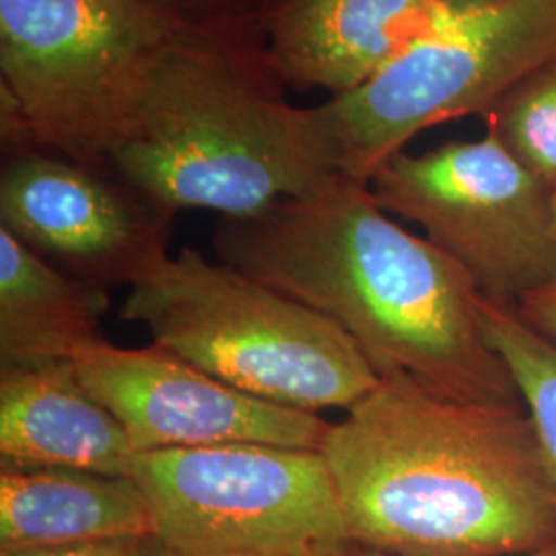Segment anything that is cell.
<instances>
[{
    "label": "cell",
    "instance_id": "ffe728a7",
    "mask_svg": "<svg viewBox=\"0 0 556 556\" xmlns=\"http://www.w3.org/2000/svg\"><path fill=\"white\" fill-rule=\"evenodd\" d=\"M439 4L452 13V15H464V13H475V11H484L507 4L511 0H438Z\"/></svg>",
    "mask_w": 556,
    "mask_h": 556
},
{
    "label": "cell",
    "instance_id": "8fae6325",
    "mask_svg": "<svg viewBox=\"0 0 556 556\" xmlns=\"http://www.w3.org/2000/svg\"><path fill=\"white\" fill-rule=\"evenodd\" d=\"M452 17L438 0H277L264 21V41L287 87L337 98Z\"/></svg>",
    "mask_w": 556,
    "mask_h": 556
},
{
    "label": "cell",
    "instance_id": "7a4b0ae2",
    "mask_svg": "<svg viewBox=\"0 0 556 556\" xmlns=\"http://www.w3.org/2000/svg\"><path fill=\"white\" fill-rule=\"evenodd\" d=\"M355 546L528 556L556 546V486L521 404L381 379L319 447Z\"/></svg>",
    "mask_w": 556,
    "mask_h": 556
},
{
    "label": "cell",
    "instance_id": "30bf717a",
    "mask_svg": "<svg viewBox=\"0 0 556 556\" xmlns=\"http://www.w3.org/2000/svg\"><path fill=\"white\" fill-rule=\"evenodd\" d=\"M75 369L137 454L229 443L319 450L330 429L318 413L241 392L157 344L122 349L103 340Z\"/></svg>",
    "mask_w": 556,
    "mask_h": 556
},
{
    "label": "cell",
    "instance_id": "5bb4252c",
    "mask_svg": "<svg viewBox=\"0 0 556 556\" xmlns=\"http://www.w3.org/2000/svg\"><path fill=\"white\" fill-rule=\"evenodd\" d=\"M108 291L40 258L0 227V367L77 361L96 349Z\"/></svg>",
    "mask_w": 556,
    "mask_h": 556
},
{
    "label": "cell",
    "instance_id": "9c48e42d",
    "mask_svg": "<svg viewBox=\"0 0 556 556\" xmlns=\"http://www.w3.org/2000/svg\"><path fill=\"white\" fill-rule=\"evenodd\" d=\"M0 227L68 277L108 291L130 289L169 256L174 217L112 169L31 151L4 160Z\"/></svg>",
    "mask_w": 556,
    "mask_h": 556
},
{
    "label": "cell",
    "instance_id": "d6986e66",
    "mask_svg": "<svg viewBox=\"0 0 556 556\" xmlns=\"http://www.w3.org/2000/svg\"><path fill=\"white\" fill-rule=\"evenodd\" d=\"M519 318L556 344V278L516 303Z\"/></svg>",
    "mask_w": 556,
    "mask_h": 556
},
{
    "label": "cell",
    "instance_id": "e0dca14e",
    "mask_svg": "<svg viewBox=\"0 0 556 556\" xmlns=\"http://www.w3.org/2000/svg\"><path fill=\"white\" fill-rule=\"evenodd\" d=\"M184 29L264 34V21L277 0H144Z\"/></svg>",
    "mask_w": 556,
    "mask_h": 556
},
{
    "label": "cell",
    "instance_id": "6da1fadb",
    "mask_svg": "<svg viewBox=\"0 0 556 556\" xmlns=\"http://www.w3.org/2000/svg\"><path fill=\"white\" fill-rule=\"evenodd\" d=\"M220 262L332 319L381 379L457 400L521 404L464 266L390 219L369 184L328 179L254 217H220Z\"/></svg>",
    "mask_w": 556,
    "mask_h": 556
},
{
    "label": "cell",
    "instance_id": "277c9868",
    "mask_svg": "<svg viewBox=\"0 0 556 556\" xmlns=\"http://www.w3.org/2000/svg\"><path fill=\"white\" fill-rule=\"evenodd\" d=\"M119 318L213 378L307 413L349 410L381 381L332 319L192 248L142 275Z\"/></svg>",
    "mask_w": 556,
    "mask_h": 556
},
{
    "label": "cell",
    "instance_id": "5b68a950",
    "mask_svg": "<svg viewBox=\"0 0 556 556\" xmlns=\"http://www.w3.org/2000/svg\"><path fill=\"white\" fill-rule=\"evenodd\" d=\"M556 60V0H511L454 15L357 89L298 108L321 165L369 184L420 132L489 116L517 85Z\"/></svg>",
    "mask_w": 556,
    "mask_h": 556
},
{
    "label": "cell",
    "instance_id": "7c38bea8",
    "mask_svg": "<svg viewBox=\"0 0 556 556\" xmlns=\"http://www.w3.org/2000/svg\"><path fill=\"white\" fill-rule=\"evenodd\" d=\"M137 450L118 418L80 381L73 361L0 367V459L128 477Z\"/></svg>",
    "mask_w": 556,
    "mask_h": 556
},
{
    "label": "cell",
    "instance_id": "7402d4cb",
    "mask_svg": "<svg viewBox=\"0 0 556 556\" xmlns=\"http://www.w3.org/2000/svg\"><path fill=\"white\" fill-rule=\"evenodd\" d=\"M551 211H553V231L556 239V186L551 190Z\"/></svg>",
    "mask_w": 556,
    "mask_h": 556
},
{
    "label": "cell",
    "instance_id": "44dd1931",
    "mask_svg": "<svg viewBox=\"0 0 556 556\" xmlns=\"http://www.w3.org/2000/svg\"><path fill=\"white\" fill-rule=\"evenodd\" d=\"M344 556H386L381 555V553H376V551H369V548H361V546H351L349 548V553ZM528 556H556V546H553V548H544V551H538V553H534V555H528Z\"/></svg>",
    "mask_w": 556,
    "mask_h": 556
},
{
    "label": "cell",
    "instance_id": "52a82bcc",
    "mask_svg": "<svg viewBox=\"0 0 556 556\" xmlns=\"http://www.w3.org/2000/svg\"><path fill=\"white\" fill-rule=\"evenodd\" d=\"M128 477L176 556H344L353 546L319 450L229 443L140 452Z\"/></svg>",
    "mask_w": 556,
    "mask_h": 556
},
{
    "label": "cell",
    "instance_id": "ba28073f",
    "mask_svg": "<svg viewBox=\"0 0 556 556\" xmlns=\"http://www.w3.org/2000/svg\"><path fill=\"white\" fill-rule=\"evenodd\" d=\"M486 126L477 140L397 153L369 188L386 213L417 223L464 266L484 298L511 305L556 278L551 188Z\"/></svg>",
    "mask_w": 556,
    "mask_h": 556
},
{
    "label": "cell",
    "instance_id": "4fadbf2b",
    "mask_svg": "<svg viewBox=\"0 0 556 556\" xmlns=\"http://www.w3.org/2000/svg\"><path fill=\"white\" fill-rule=\"evenodd\" d=\"M151 534V507L132 477L0 468V556Z\"/></svg>",
    "mask_w": 556,
    "mask_h": 556
},
{
    "label": "cell",
    "instance_id": "3957f363",
    "mask_svg": "<svg viewBox=\"0 0 556 556\" xmlns=\"http://www.w3.org/2000/svg\"><path fill=\"white\" fill-rule=\"evenodd\" d=\"M264 34L179 29L110 169L165 215L254 217L332 176L299 130Z\"/></svg>",
    "mask_w": 556,
    "mask_h": 556
},
{
    "label": "cell",
    "instance_id": "ac0fdd59",
    "mask_svg": "<svg viewBox=\"0 0 556 556\" xmlns=\"http://www.w3.org/2000/svg\"><path fill=\"white\" fill-rule=\"evenodd\" d=\"M11 556H176L155 534L151 536L118 538L79 546L34 551Z\"/></svg>",
    "mask_w": 556,
    "mask_h": 556
},
{
    "label": "cell",
    "instance_id": "8992f818",
    "mask_svg": "<svg viewBox=\"0 0 556 556\" xmlns=\"http://www.w3.org/2000/svg\"><path fill=\"white\" fill-rule=\"evenodd\" d=\"M179 29L144 0H0V87L38 151L110 169Z\"/></svg>",
    "mask_w": 556,
    "mask_h": 556
},
{
    "label": "cell",
    "instance_id": "9a60e30c",
    "mask_svg": "<svg viewBox=\"0 0 556 556\" xmlns=\"http://www.w3.org/2000/svg\"><path fill=\"white\" fill-rule=\"evenodd\" d=\"M484 330L516 383L556 486V344L519 318L511 305L484 299Z\"/></svg>",
    "mask_w": 556,
    "mask_h": 556
},
{
    "label": "cell",
    "instance_id": "2e32d148",
    "mask_svg": "<svg viewBox=\"0 0 556 556\" xmlns=\"http://www.w3.org/2000/svg\"><path fill=\"white\" fill-rule=\"evenodd\" d=\"M505 147L551 190L556 186V60L521 80L486 116Z\"/></svg>",
    "mask_w": 556,
    "mask_h": 556
}]
</instances>
